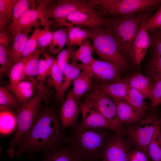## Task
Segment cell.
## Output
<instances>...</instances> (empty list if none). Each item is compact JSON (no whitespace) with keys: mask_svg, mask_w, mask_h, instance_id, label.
<instances>
[{"mask_svg":"<svg viewBox=\"0 0 161 161\" xmlns=\"http://www.w3.org/2000/svg\"><path fill=\"white\" fill-rule=\"evenodd\" d=\"M59 117L52 109L46 108L40 112L34 125L17 146L15 156L26 154L32 159L37 152L59 146L66 140L62 134Z\"/></svg>","mask_w":161,"mask_h":161,"instance_id":"cell-1","label":"cell"},{"mask_svg":"<svg viewBox=\"0 0 161 161\" xmlns=\"http://www.w3.org/2000/svg\"><path fill=\"white\" fill-rule=\"evenodd\" d=\"M69 140L71 149L82 160L101 159L103 151L110 139L106 131L101 128L83 127L78 124L72 128Z\"/></svg>","mask_w":161,"mask_h":161,"instance_id":"cell-2","label":"cell"},{"mask_svg":"<svg viewBox=\"0 0 161 161\" xmlns=\"http://www.w3.org/2000/svg\"><path fill=\"white\" fill-rule=\"evenodd\" d=\"M45 93L43 89L38 88L34 96L16 110L15 133L9 142L7 151L11 157L14 156L16 147L35 123L40 111L42 101L45 99Z\"/></svg>","mask_w":161,"mask_h":161,"instance_id":"cell-3","label":"cell"},{"mask_svg":"<svg viewBox=\"0 0 161 161\" xmlns=\"http://www.w3.org/2000/svg\"><path fill=\"white\" fill-rule=\"evenodd\" d=\"M90 38L94 50L102 60L116 65L123 71L131 69L126 58L119 49L108 26H100L93 29Z\"/></svg>","mask_w":161,"mask_h":161,"instance_id":"cell-4","label":"cell"},{"mask_svg":"<svg viewBox=\"0 0 161 161\" xmlns=\"http://www.w3.org/2000/svg\"><path fill=\"white\" fill-rule=\"evenodd\" d=\"M151 14L150 11L137 16H123L110 20L108 26L113 34L119 49L125 58H130L131 46L141 22Z\"/></svg>","mask_w":161,"mask_h":161,"instance_id":"cell-5","label":"cell"},{"mask_svg":"<svg viewBox=\"0 0 161 161\" xmlns=\"http://www.w3.org/2000/svg\"><path fill=\"white\" fill-rule=\"evenodd\" d=\"M87 3L103 14L123 16L152 10L161 4V0H90Z\"/></svg>","mask_w":161,"mask_h":161,"instance_id":"cell-6","label":"cell"},{"mask_svg":"<svg viewBox=\"0 0 161 161\" xmlns=\"http://www.w3.org/2000/svg\"><path fill=\"white\" fill-rule=\"evenodd\" d=\"M160 122V118L150 115L129 127L126 131V141L129 145L143 152L149 160L148 146Z\"/></svg>","mask_w":161,"mask_h":161,"instance_id":"cell-7","label":"cell"},{"mask_svg":"<svg viewBox=\"0 0 161 161\" xmlns=\"http://www.w3.org/2000/svg\"><path fill=\"white\" fill-rule=\"evenodd\" d=\"M44 1L41 24L44 27H49V19L53 18L58 24L70 14L77 11L82 10L93 13H97L87 3L83 1L62 0L56 4H48Z\"/></svg>","mask_w":161,"mask_h":161,"instance_id":"cell-8","label":"cell"},{"mask_svg":"<svg viewBox=\"0 0 161 161\" xmlns=\"http://www.w3.org/2000/svg\"><path fill=\"white\" fill-rule=\"evenodd\" d=\"M85 102L93 106L124 134L125 130L117 116L115 102L103 90L100 85H95L91 89Z\"/></svg>","mask_w":161,"mask_h":161,"instance_id":"cell-9","label":"cell"},{"mask_svg":"<svg viewBox=\"0 0 161 161\" xmlns=\"http://www.w3.org/2000/svg\"><path fill=\"white\" fill-rule=\"evenodd\" d=\"M80 69L90 72L94 78L102 84L118 82L121 79V72H123L118 66L103 60L94 58L88 64H78Z\"/></svg>","mask_w":161,"mask_h":161,"instance_id":"cell-10","label":"cell"},{"mask_svg":"<svg viewBox=\"0 0 161 161\" xmlns=\"http://www.w3.org/2000/svg\"><path fill=\"white\" fill-rule=\"evenodd\" d=\"M110 21V20L99 16L98 13L78 10L69 14L57 24L66 27L76 25L93 30L100 26H108Z\"/></svg>","mask_w":161,"mask_h":161,"instance_id":"cell-11","label":"cell"},{"mask_svg":"<svg viewBox=\"0 0 161 161\" xmlns=\"http://www.w3.org/2000/svg\"><path fill=\"white\" fill-rule=\"evenodd\" d=\"M79 105L82 117L81 122L79 124L80 126L105 129L124 135L123 134L93 106L85 102L80 103Z\"/></svg>","mask_w":161,"mask_h":161,"instance_id":"cell-12","label":"cell"},{"mask_svg":"<svg viewBox=\"0 0 161 161\" xmlns=\"http://www.w3.org/2000/svg\"><path fill=\"white\" fill-rule=\"evenodd\" d=\"M129 145L124 135L114 132L103 151L100 161H129Z\"/></svg>","mask_w":161,"mask_h":161,"instance_id":"cell-13","label":"cell"},{"mask_svg":"<svg viewBox=\"0 0 161 161\" xmlns=\"http://www.w3.org/2000/svg\"><path fill=\"white\" fill-rule=\"evenodd\" d=\"M148 17L141 21L139 30L132 44L130 58L134 66L141 62L150 45V39L147 27Z\"/></svg>","mask_w":161,"mask_h":161,"instance_id":"cell-14","label":"cell"},{"mask_svg":"<svg viewBox=\"0 0 161 161\" xmlns=\"http://www.w3.org/2000/svg\"><path fill=\"white\" fill-rule=\"evenodd\" d=\"M81 112L79 103L70 90L63 103L59 113V118L62 132L69 127L74 128L78 124L77 120L78 115Z\"/></svg>","mask_w":161,"mask_h":161,"instance_id":"cell-15","label":"cell"},{"mask_svg":"<svg viewBox=\"0 0 161 161\" xmlns=\"http://www.w3.org/2000/svg\"><path fill=\"white\" fill-rule=\"evenodd\" d=\"M43 7L42 1L37 7H34L26 11L16 21L6 28L11 33L12 39L18 33L37 24L38 18H41Z\"/></svg>","mask_w":161,"mask_h":161,"instance_id":"cell-16","label":"cell"},{"mask_svg":"<svg viewBox=\"0 0 161 161\" xmlns=\"http://www.w3.org/2000/svg\"><path fill=\"white\" fill-rule=\"evenodd\" d=\"M5 87L15 96L20 106L26 104L34 96L37 88L33 83L26 80L15 83H9Z\"/></svg>","mask_w":161,"mask_h":161,"instance_id":"cell-17","label":"cell"},{"mask_svg":"<svg viewBox=\"0 0 161 161\" xmlns=\"http://www.w3.org/2000/svg\"><path fill=\"white\" fill-rule=\"evenodd\" d=\"M100 86L103 90L112 97L123 100L129 104V86L128 77L117 82L102 84Z\"/></svg>","mask_w":161,"mask_h":161,"instance_id":"cell-18","label":"cell"},{"mask_svg":"<svg viewBox=\"0 0 161 161\" xmlns=\"http://www.w3.org/2000/svg\"><path fill=\"white\" fill-rule=\"evenodd\" d=\"M113 98L116 103L117 116L122 123L133 125L144 119V115L135 111L125 101Z\"/></svg>","mask_w":161,"mask_h":161,"instance_id":"cell-19","label":"cell"},{"mask_svg":"<svg viewBox=\"0 0 161 161\" xmlns=\"http://www.w3.org/2000/svg\"><path fill=\"white\" fill-rule=\"evenodd\" d=\"M30 30V28H27L15 36L9 52V69L21 59Z\"/></svg>","mask_w":161,"mask_h":161,"instance_id":"cell-20","label":"cell"},{"mask_svg":"<svg viewBox=\"0 0 161 161\" xmlns=\"http://www.w3.org/2000/svg\"><path fill=\"white\" fill-rule=\"evenodd\" d=\"M63 144L57 148L42 152L43 161H82L71 148L63 147Z\"/></svg>","mask_w":161,"mask_h":161,"instance_id":"cell-21","label":"cell"},{"mask_svg":"<svg viewBox=\"0 0 161 161\" xmlns=\"http://www.w3.org/2000/svg\"><path fill=\"white\" fill-rule=\"evenodd\" d=\"M73 81V88L71 90L76 100L79 102L82 96L92 88L93 77L91 73L86 70H82Z\"/></svg>","mask_w":161,"mask_h":161,"instance_id":"cell-22","label":"cell"},{"mask_svg":"<svg viewBox=\"0 0 161 161\" xmlns=\"http://www.w3.org/2000/svg\"><path fill=\"white\" fill-rule=\"evenodd\" d=\"M129 87L138 91L144 98H149L154 86L149 78L141 74H134L128 77Z\"/></svg>","mask_w":161,"mask_h":161,"instance_id":"cell-23","label":"cell"},{"mask_svg":"<svg viewBox=\"0 0 161 161\" xmlns=\"http://www.w3.org/2000/svg\"><path fill=\"white\" fill-rule=\"evenodd\" d=\"M10 108L0 106V132L2 134H8L16 126V113Z\"/></svg>","mask_w":161,"mask_h":161,"instance_id":"cell-24","label":"cell"},{"mask_svg":"<svg viewBox=\"0 0 161 161\" xmlns=\"http://www.w3.org/2000/svg\"><path fill=\"white\" fill-rule=\"evenodd\" d=\"M93 50L90 40H86L75 52L70 60L71 62L77 63L80 61L83 64H89L93 59L92 57Z\"/></svg>","mask_w":161,"mask_h":161,"instance_id":"cell-25","label":"cell"},{"mask_svg":"<svg viewBox=\"0 0 161 161\" xmlns=\"http://www.w3.org/2000/svg\"><path fill=\"white\" fill-rule=\"evenodd\" d=\"M55 59L49 55L44 53L40 59L38 66V74L36 80L39 84L46 89L44 82L46 80L51 69Z\"/></svg>","mask_w":161,"mask_h":161,"instance_id":"cell-26","label":"cell"},{"mask_svg":"<svg viewBox=\"0 0 161 161\" xmlns=\"http://www.w3.org/2000/svg\"><path fill=\"white\" fill-rule=\"evenodd\" d=\"M64 77L63 72L58 66L55 59L46 81L48 86L53 87L55 89L57 93L56 97L59 95L61 90Z\"/></svg>","mask_w":161,"mask_h":161,"instance_id":"cell-27","label":"cell"},{"mask_svg":"<svg viewBox=\"0 0 161 161\" xmlns=\"http://www.w3.org/2000/svg\"><path fill=\"white\" fill-rule=\"evenodd\" d=\"M80 27L71 26L67 27L66 44L69 46H80L85 40L90 37L91 32L82 29Z\"/></svg>","mask_w":161,"mask_h":161,"instance_id":"cell-28","label":"cell"},{"mask_svg":"<svg viewBox=\"0 0 161 161\" xmlns=\"http://www.w3.org/2000/svg\"><path fill=\"white\" fill-rule=\"evenodd\" d=\"M31 57L21 58L20 61L10 68L6 75L9 78L10 83H16L25 79L26 76L25 73V67Z\"/></svg>","mask_w":161,"mask_h":161,"instance_id":"cell-29","label":"cell"},{"mask_svg":"<svg viewBox=\"0 0 161 161\" xmlns=\"http://www.w3.org/2000/svg\"><path fill=\"white\" fill-rule=\"evenodd\" d=\"M68 29L61 28L53 33L52 42L49 46V51L54 54L58 53L67 42Z\"/></svg>","mask_w":161,"mask_h":161,"instance_id":"cell-30","label":"cell"},{"mask_svg":"<svg viewBox=\"0 0 161 161\" xmlns=\"http://www.w3.org/2000/svg\"><path fill=\"white\" fill-rule=\"evenodd\" d=\"M160 124L157 127L149 144L148 153L151 161H161Z\"/></svg>","mask_w":161,"mask_h":161,"instance_id":"cell-31","label":"cell"},{"mask_svg":"<svg viewBox=\"0 0 161 161\" xmlns=\"http://www.w3.org/2000/svg\"><path fill=\"white\" fill-rule=\"evenodd\" d=\"M129 104L135 111L144 116L145 113L144 98L142 94L136 89L129 86Z\"/></svg>","mask_w":161,"mask_h":161,"instance_id":"cell-32","label":"cell"},{"mask_svg":"<svg viewBox=\"0 0 161 161\" xmlns=\"http://www.w3.org/2000/svg\"><path fill=\"white\" fill-rule=\"evenodd\" d=\"M41 53L36 51L34 55H32L29 60L26 64L25 67V73L26 76L28 78L29 80L36 84L37 82L36 79L38 74V66L39 57Z\"/></svg>","mask_w":161,"mask_h":161,"instance_id":"cell-33","label":"cell"},{"mask_svg":"<svg viewBox=\"0 0 161 161\" xmlns=\"http://www.w3.org/2000/svg\"><path fill=\"white\" fill-rule=\"evenodd\" d=\"M147 71L155 82L161 80V56L155 52L148 65Z\"/></svg>","mask_w":161,"mask_h":161,"instance_id":"cell-34","label":"cell"},{"mask_svg":"<svg viewBox=\"0 0 161 161\" xmlns=\"http://www.w3.org/2000/svg\"><path fill=\"white\" fill-rule=\"evenodd\" d=\"M0 105L18 109L20 104L15 96L5 87L0 86Z\"/></svg>","mask_w":161,"mask_h":161,"instance_id":"cell-35","label":"cell"},{"mask_svg":"<svg viewBox=\"0 0 161 161\" xmlns=\"http://www.w3.org/2000/svg\"><path fill=\"white\" fill-rule=\"evenodd\" d=\"M41 30L37 28L28 39L23 51L21 58H30L36 53L38 41Z\"/></svg>","mask_w":161,"mask_h":161,"instance_id":"cell-36","label":"cell"},{"mask_svg":"<svg viewBox=\"0 0 161 161\" xmlns=\"http://www.w3.org/2000/svg\"><path fill=\"white\" fill-rule=\"evenodd\" d=\"M34 2L33 0H18L12 10V23L16 21L26 11L35 7Z\"/></svg>","mask_w":161,"mask_h":161,"instance_id":"cell-37","label":"cell"},{"mask_svg":"<svg viewBox=\"0 0 161 161\" xmlns=\"http://www.w3.org/2000/svg\"><path fill=\"white\" fill-rule=\"evenodd\" d=\"M80 70L77 64V66L72 70L63 72L64 77L63 84L60 94L56 97L58 100H62L66 91L80 73Z\"/></svg>","mask_w":161,"mask_h":161,"instance_id":"cell-38","label":"cell"},{"mask_svg":"<svg viewBox=\"0 0 161 161\" xmlns=\"http://www.w3.org/2000/svg\"><path fill=\"white\" fill-rule=\"evenodd\" d=\"M53 33L49 30V27H44L41 30L38 38L36 51L40 52L41 54L44 53L43 51L44 49L49 46L52 42Z\"/></svg>","mask_w":161,"mask_h":161,"instance_id":"cell-39","label":"cell"},{"mask_svg":"<svg viewBox=\"0 0 161 161\" xmlns=\"http://www.w3.org/2000/svg\"><path fill=\"white\" fill-rule=\"evenodd\" d=\"M75 51L73 46H68L58 53L55 60L58 66L63 72L69 64V60H71Z\"/></svg>","mask_w":161,"mask_h":161,"instance_id":"cell-40","label":"cell"},{"mask_svg":"<svg viewBox=\"0 0 161 161\" xmlns=\"http://www.w3.org/2000/svg\"><path fill=\"white\" fill-rule=\"evenodd\" d=\"M9 47L0 45V74L6 75L9 69Z\"/></svg>","mask_w":161,"mask_h":161,"instance_id":"cell-41","label":"cell"},{"mask_svg":"<svg viewBox=\"0 0 161 161\" xmlns=\"http://www.w3.org/2000/svg\"><path fill=\"white\" fill-rule=\"evenodd\" d=\"M149 98L151 104L149 110L155 109L161 103V80L156 82Z\"/></svg>","mask_w":161,"mask_h":161,"instance_id":"cell-42","label":"cell"},{"mask_svg":"<svg viewBox=\"0 0 161 161\" xmlns=\"http://www.w3.org/2000/svg\"><path fill=\"white\" fill-rule=\"evenodd\" d=\"M150 32V45L154 49V52L161 56V28Z\"/></svg>","mask_w":161,"mask_h":161,"instance_id":"cell-43","label":"cell"},{"mask_svg":"<svg viewBox=\"0 0 161 161\" xmlns=\"http://www.w3.org/2000/svg\"><path fill=\"white\" fill-rule=\"evenodd\" d=\"M147 27L148 32L161 28V6L155 14L148 18Z\"/></svg>","mask_w":161,"mask_h":161,"instance_id":"cell-44","label":"cell"},{"mask_svg":"<svg viewBox=\"0 0 161 161\" xmlns=\"http://www.w3.org/2000/svg\"><path fill=\"white\" fill-rule=\"evenodd\" d=\"M18 0H0V13L4 14L9 22L12 20V10Z\"/></svg>","mask_w":161,"mask_h":161,"instance_id":"cell-45","label":"cell"},{"mask_svg":"<svg viewBox=\"0 0 161 161\" xmlns=\"http://www.w3.org/2000/svg\"><path fill=\"white\" fill-rule=\"evenodd\" d=\"M147 156L143 152L135 148L130 150L129 161H148Z\"/></svg>","mask_w":161,"mask_h":161,"instance_id":"cell-46","label":"cell"},{"mask_svg":"<svg viewBox=\"0 0 161 161\" xmlns=\"http://www.w3.org/2000/svg\"><path fill=\"white\" fill-rule=\"evenodd\" d=\"M11 39V37L8 32L4 30L0 31V45L9 47Z\"/></svg>","mask_w":161,"mask_h":161,"instance_id":"cell-47","label":"cell"},{"mask_svg":"<svg viewBox=\"0 0 161 161\" xmlns=\"http://www.w3.org/2000/svg\"><path fill=\"white\" fill-rule=\"evenodd\" d=\"M9 21L7 18L3 14L0 13V31L4 30L7 28Z\"/></svg>","mask_w":161,"mask_h":161,"instance_id":"cell-48","label":"cell"},{"mask_svg":"<svg viewBox=\"0 0 161 161\" xmlns=\"http://www.w3.org/2000/svg\"><path fill=\"white\" fill-rule=\"evenodd\" d=\"M100 161V159L96 160H92V161Z\"/></svg>","mask_w":161,"mask_h":161,"instance_id":"cell-49","label":"cell"},{"mask_svg":"<svg viewBox=\"0 0 161 161\" xmlns=\"http://www.w3.org/2000/svg\"><path fill=\"white\" fill-rule=\"evenodd\" d=\"M160 143H161V131L160 132Z\"/></svg>","mask_w":161,"mask_h":161,"instance_id":"cell-50","label":"cell"},{"mask_svg":"<svg viewBox=\"0 0 161 161\" xmlns=\"http://www.w3.org/2000/svg\"><path fill=\"white\" fill-rule=\"evenodd\" d=\"M160 129H161V118H160Z\"/></svg>","mask_w":161,"mask_h":161,"instance_id":"cell-51","label":"cell"}]
</instances>
